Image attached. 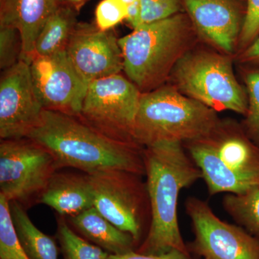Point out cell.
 Masks as SVG:
<instances>
[{"mask_svg":"<svg viewBox=\"0 0 259 259\" xmlns=\"http://www.w3.org/2000/svg\"><path fill=\"white\" fill-rule=\"evenodd\" d=\"M122 1L125 3L127 6H128V5L134 4V3H136V2L139 1V0H122Z\"/></svg>","mask_w":259,"mask_h":259,"instance_id":"cell-31","label":"cell"},{"mask_svg":"<svg viewBox=\"0 0 259 259\" xmlns=\"http://www.w3.org/2000/svg\"><path fill=\"white\" fill-rule=\"evenodd\" d=\"M0 259H30L19 241L10 202L0 194Z\"/></svg>","mask_w":259,"mask_h":259,"instance_id":"cell-23","label":"cell"},{"mask_svg":"<svg viewBox=\"0 0 259 259\" xmlns=\"http://www.w3.org/2000/svg\"><path fill=\"white\" fill-rule=\"evenodd\" d=\"M127 16V6L122 0H102L95 10L97 27L110 30Z\"/></svg>","mask_w":259,"mask_h":259,"instance_id":"cell-25","label":"cell"},{"mask_svg":"<svg viewBox=\"0 0 259 259\" xmlns=\"http://www.w3.org/2000/svg\"><path fill=\"white\" fill-rule=\"evenodd\" d=\"M29 66L44 108L79 117L88 85L76 72L66 50L34 56Z\"/></svg>","mask_w":259,"mask_h":259,"instance_id":"cell-11","label":"cell"},{"mask_svg":"<svg viewBox=\"0 0 259 259\" xmlns=\"http://www.w3.org/2000/svg\"><path fill=\"white\" fill-rule=\"evenodd\" d=\"M221 120L218 112L163 85L141 95L133 137L144 148L164 141L184 144L207 137Z\"/></svg>","mask_w":259,"mask_h":259,"instance_id":"cell-5","label":"cell"},{"mask_svg":"<svg viewBox=\"0 0 259 259\" xmlns=\"http://www.w3.org/2000/svg\"><path fill=\"white\" fill-rule=\"evenodd\" d=\"M75 27L72 10L59 7L47 20L37 37L34 56H49L66 50Z\"/></svg>","mask_w":259,"mask_h":259,"instance_id":"cell-19","label":"cell"},{"mask_svg":"<svg viewBox=\"0 0 259 259\" xmlns=\"http://www.w3.org/2000/svg\"><path fill=\"white\" fill-rule=\"evenodd\" d=\"M237 57L239 63L248 67L259 68V33L246 49L238 53Z\"/></svg>","mask_w":259,"mask_h":259,"instance_id":"cell-29","label":"cell"},{"mask_svg":"<svg viewBox=\"0 0 259 259\" xmlns=\"http://www.w3.org/2000/svg\"><path fill=\"white\" fill-rule=\"evenodd\" d=\"M107 259H192L190 255L185 254L179 250H174L168 253L159 255L144 254L136 250L123 254L109 255Z\"/></svg>","mask_w":259,"mask_h":259,"instance_id":"cell-28","label":"cell"},{"mask_svg":"<svg viewBox=\"0 0 259 259\" xmlns=\"http://www.w3.org/2000/svg\"><path fill=\"white\" fill-rule=\"evenodd\" d=\"M26 138L47 148L59 169L70 167L88 175L118 169L146 175L144 148L112 139L76 116L44 109Z\"/></svg>","mask_w":259,"mask_h":259,"instance_id":"cell-1","label":"cell"},{"mask_svg":"<svg viewBox=\"0 0 259 259\" xmlns=\"http://www.w3.org/2000/svg\"><path fill=\"white\" fill-rule=\"evenodd\" d=\"M69 219L75 229L109 254H123L135 250L137 243L133 236L114 226L95 207Z\"/></svg>","mask_w":259,"mask_h":259,"instance_id":"cell-17","label":"cell"},{"mask_svg":"<svg viewBox=\"0 0 259 259\" xmlns=\"http://www.w3.org/2000/svg\"><path fill=\"white\" fill-rule=\"evenodd\" d=\"M222 202L236 224L259 240V187L243 194H228Z\"/></svg>","mask_w":259,"mask_h":259,"instance_id":"cell-20","label":"cell"},{"mask_svg":"<svg viewBox=\"0 0 259 259\" xmlns=\"http://www.w3.org/2000/svg\"><path fill=\"white\" fill-rule=\"evenodd\" d=\"M22 39L16 28L0 25V68L9 69L20 61Z\"/></svg>","mask_w":259,"mask_h":259,"instance_id":"cell-24","label":"cell"},{"mask_svg":"<svg viewBox=\"0 0 259 259\" xmlns=\"http://www.w3.org/2000/svg\"><path fill=\"white\" fill-rule=\"evenodd\" d=\"M59 0H1L0 25L16 28L22 39L20 60L30 64L39 34Z\"/></svg>","mask_w":259,"mask_h":259,"instance_id":"cell-15","label":"cell"},{"mask_svg":"<svg viewBox=\"0 0 259 259\" xmlns=\"http://www.w3.org/2000/svg\"><path fill=\"white\" fill-rule=\"evenodd\" d=\"M258 33L259 0H247L246 12L238 41V53L246 49Z\"/></svg>","mask_w":259,"mask_h":259,"instance_id":"cell-27","label":"cell"},{"mask_svg":"<svg viewBox=\"0 0 259 259\" xmlns=\"http://www.w3.org/2000/svg\"><path fill=\"white\" fill-rule=\"evenodd\" d=\"M196 38L187 18L173 15L142 24L118 39L123 71L141 93L163 86L181 58L192 50Z\"/></svg>","mask_w":259,"mask_h":259,"instance_id":"cell-4","label":"cell"},{"mask_svg":"<svg viewBox=\"0 0 259 259\" xmlns=\"http://www.w3.org/2000/svg\"><path fill=\"white\" fill-rule=\"evenodd\" d=\"M144 158L151 223L136 251L159 255L177 250L190 255L179 226V196L202 179V173L181 143L151 145L144 148Z\"/></svg>","mask_w":259,"mask_h":259,"instance_id":"cell-2","label":"cell"},{"mask_svg":"<svg viewBox=\"0 0 259 259\" xmlns=\"http://www.w3.org/2000/svg\"><path fill=\"white\" fill-rule=\"evenodd\" d=\"M247 69L243 79L248 96V110L241 124L247 136L259 146V68Z\"/></svg>","mask_w":259,"mask_h":259,"instance_id":"cell-22","label":"cell"},{"mask_svg":"<svg viewBox=\"0 0 259 259\" xmlns=\"http://www.w3.org/2000/svg\"><path fill=\"white\" fill-rule=\"evenodd\" d=\"M68 58L87 84L123 70V57L113 32L76 25L66 48Z\"/></svg>","mask_w":259,"mask_h":259,"instance_id":"cell-13","label":"cell"},{"mask_svg":"<svg viewBox=\"0 0 259 259\" xmlns=\"http://www.w3.org/2000/svg\"><path fill=\"white\" fill-rule=\"evenodd\" d=\"M9 202L15 231L28 258L59 259L56 241L33 224L25 207L17 202Z\"/></svg>","mask_w":259,"mask_h":259,"instance_id":"cell-18","label":"cell"},{"mask_svg":"<svg viewBox=\"0 0 259 259\" xmlns=\"http://www.w3.org/2000/svg\"><path fill=\"white\" fill-rule=\"evenodd\" d=\"M44 110L28 64L19 61L3 72L0 81L1 140L26 138Z\"/></svg>","mask_w":259,"mask_h":259,"instance_id":"cell-12","label":"cell"},{"mask_svg":"<svg viewBox=\"0 0 259 259\" xmlns=\"http://www.w3.org/2000/svg\"><path fill=\"white\" fill-rule=\"evenodd\" d=\"M204 259H207V258H204Z\"/></svg>","mask_w":259,"mask_h":259,"instance_id":"cell-32","label":"cell"},{"mask_svg":"<svg viewBox=\"0 0 259 259\" xmlns=\"http://www.w3.org/2000/svg\"><path fill=\"white\" fill-rule=\"evenodd\" d=\"M57 235L64 259H107L110 255L78 236L63 217L58 220Z\"/></svg>","mask_w":259,"mask_h":259,"instance_id":"cell-21","label":"cell"},{"mask_svg":"<svg viewBox=\"0 0 259 259\" xmlns=\"http://www.w3.org/2000/svg\"><path fill=\"white\" fill-rule=\"evenodd\" d=\"M193 241L187 245L194 254L207 259H259V240L238 225L225 222L209 204L197 197L185 204Z\"/></svg>","mask_w":259,"mask_h":259,"instance_id":"cell-10","label":"cell"},{"mask_svg":"<svg viewBox=\"0 0 259 259\" xmlns=\"http://www.w3.org/2000/svg\"><path fill=\"white\" fill-rule=\"evenodd\" d=\"M141 25L163 20L178 13L180 0H139Z\"/></svg>","mask_w":259,"mask_h":259,"instance_id":"cell-26","label":"cell"},{"mask_svg":"<svg viewBox=\"0 0 259 259\" xmlns=\"http://www.w3.org/2000/svg\"><path fill=\"white\" fill-rule=\"evenodd\" d=\"M63 1L66 2V3H71V4L79 5L80 3H82L84 0H63Z\"/></svg>","mask_w":259,"mask_h":259,"instance_id":"cell-30","label":"cell"},{"mask_svg":"<svg viewBox=\"0 0 259 259\" xmlns=\"http://www.w3.org/2000/svg\"><path fill=\"white\" fill-rule=\"evenodd\" d=\"M93 185L94 207L121 231L141 241L151 208L146 184L141 175L112 169L89 175Z\"/></svg>","mask_w":259,"mask_h":259,"instance_id":"cell-9","label":"cell"},{"mask_svg":"<svg viewBox=\"0 0 259 259\" xmlns=\"http://www.w3.org/2000/svg\"><path fill=\"white\" fill-rule=\"evenodd\" d=\"M183 145L200 170L209 195L243 194L259 187V146L241 123L221 120L207 137Z\"/></svg>","mask_w":259,"mask_h":259,"instance_id":"cell-3","label":"cell"},{"mask_svg":"<svg viewBox=\"0 0 259 259\" xmlns=\"http://www.w3.org/2000/svg\"><path fill=\"white\" fill-rule=\"evenodd\" d=\"M58 170L54 156L35 141L28 138L1 140L0 194L9 202L25 207L38 202Z\"/></svg>","mask_w":259,"mask_h":259,"instance_id":"cell-7","label":"cell"},{"mask_svg":"<svg viewBox=\"0 0 259 259\" xmlns=\"http://www.w3.org/2000/svg\"><path fill=\"white\" fill-rule=\"evenodd\" d=\"M38 202L54 209L61 217H74L92 208L95 197L90 176L56 171Z\"/></svg>","mask_w":259,"mask_h":259,"instance_id":"cell-16","label":"cell"},{"mask_svg":"<svg viewBox=\"0 0 259 259\" xmlns=\"http://www.w3.org/2000/svg\"><path fill=\"white\" fill-rule=\"evenodd\" d=\"M168 80L182 95L214 111L229 110L244 116L248 110L247 93L227 54L192 49L177 63Z\"/></svg>","mask_w":259,"mask_h":259,"instance_id":"cell-6","label":"cell"},{"mask_svg":"<svg viewBox=\"0 0 259 259\" xmlns=\"http://www.w3.org/2000/svg\"><path fill=\"white\" fill-rule=\"evenodd\" d=\"M182 1L199 34L225 54H233L243 23L233 0Z\"/></svg>","mask_w":259,"mask_h":259,"instance_id":"cell-14","label":"cell"},{"mask_svg":"<svg viewBox=\"0 0 259 259\" xmlns=\"http://www.w3.org/2000/svg\"><path fill=\"white\" fill-rule=\"evenodd\" d=\"M141 95L120 74L95 80L89 84L79 117L112 139L136 144L133 133Z\"/></svg>","mask_w":259,"mask_h":259,"instance_id":"cell-8","label":"cell"}]
</instances>
